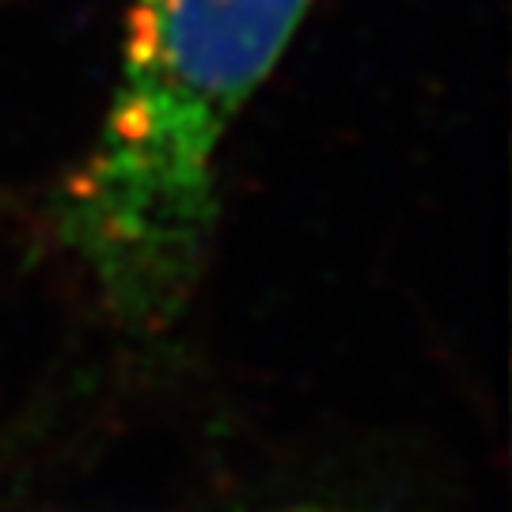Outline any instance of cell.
<instances>
[{"label":"cell","instance_id":"6da1fadb","mask_svg":"<svg viewBox=\"0 0 512 512\" xmlns=\"http://www.w3.org/2000/svg\"><path fill=\"white\" fill-rule=\"evenodd\" d=\"M311 0H133L114 99L54 232L118 327L167 330L205 270L224 141Z\"/></svg>","mask_w":512,"mask_h":512},{"label":"cell","instance_id":"7a4b0ae2","mask_svg":"<svg viewBox=\"0 0 512 512\" xmlns=\"http://www.w3.org/2000/svg\"><path fill=\"white\" fill-rule=\"evenodd\" d=\"M202 512H361L357 505H330V501H289V505H239V509H202Z\"/></svg>","mask_w":512,"mask_h":512}]
</instances>
